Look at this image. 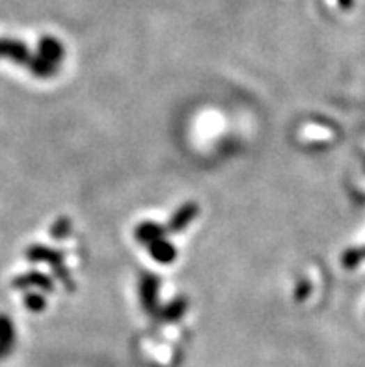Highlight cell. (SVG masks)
I'll use <instances>...</instances> for the list:
<instances>
[{
	"label": "cell",
	"instance_id": "11",
	"mask_svg": "<svg viewBox=\"0 0 365 367\" xmlns=\"http://www.w3.org/2000/svg\"><path fill=\"white\" fill-rule=\"evenodd\" d=\"M309 289H311V287H309L308 281H304V283H300V286H298V289H297V300L306 299V297H308Z\"/></svg>",
	"mask_w": 365,
	"mask_h": 367
},
{
	"label": "cell",
	"instance_id": "7",
	"mask_svg": "<svg viewBox=\"0 0 365 367\" xmlns=\"http://www.w3.org/2000/svg\"><path fill=\"white\" fill-rule=\"evenodd\" d=\"M187 308H189V302H187L185 297H181V299H176L173 302H170L166 308H160L157 319H160V321H170V322L177 321V319H181V317L185 315Z\"/></svg>",
	"mask_w": 365,
	"mask_h": 367
},
{
	"label": "cell",
	"instance_id": "8",
	"mask_svg": "<svg viewBox=\"0 0 365 367\" xmlns=\"http://www.w3.org/2000/svg\"><path fill=\"white\" fill-rule=\"evenodd\" d=\"M17 286H38L45 291H52L54 289V283H52L51 278L40 274V272H30V274L23 276L21 280H17Z\"/></svg>",
	"mask_w": 365,
	"mask_h": 367
},
{
	"label": "cell",
	"instance_id": "5",
	"mask_svg": "<svg viewBox=\"0 0 365 367\" xmlns=\"http://www.w3.org/2000/svg\"><path fill=\"white\" fill-rule=\"evenodd\" d=\"M148 248H149V253H151V258L157 259L159 263H171L177 256L176 247H173L171 242L164 241V239L153 241L151 244H148Z\"/></svg>",
	"mask_w": 365,
	"mask_h": 367
},
{
	"label": "cell",
	"instance_id": "6",
	"mask_svg": "<svg viewBox=\"0 0 365 367\" xmlns=\"http://www.w3.org/2000/svg\"><path fill=\"white\" fill-rule=\"evenodd\" d=\"M40 56L43 58V60H47L49 63H52V65H58L63 56L62 45H60L54 38H45V40H41Z\"/></svg>",
	"mask_w": 365,
	"mask_h": 367
},
{
	"label": "cell",
	"instance_id": "3",
	"mask_svg": "<svg viewBox=\"0 0 365 367\" xmlns=\"http://www.w3.org/2000/svg\"><path fill=\"white\" fill-rule=\"evenodd\" d=\"M200 214V207L196 205V203H185L177 209L173 214H171L170 222L166 226V231L168 233H179L185 228H189V224L194 220L196 217Z\"/></svg>",
	"mask_w": 365,
	"mask_h": 367
},
{
	"label": "cell",
	"instance_id": "1",
	"mask_svg": "<svg viewBox=\"0 0 365 367\" xmlns=\"http://www.w3.org/2000/svg\"><path fill=\"white\" fill-rule=\"evenodd\" d=\"M29 258L32 261H47V263L51 265L52 270H54V274L58 276V280L62 281L63 286L68 287L73 291L75 283L71 280V276H69L68 269L63 267V253L58 252V250H51V248L45 247H34L29 250Z\"/></svg>",
	"mask_w": 365,
	"mask_h": 367
},
{
	"label": "cell",
	"instance_id": "2",
	"mask_svg": "<svg viewBox=\"0 0 365 367\" xmlns=\"http://www.w3.org/2000/svg\"><path fill=\"white\" fill-rule=\"evenodd\" d=\"M159 276L149 274V272H143L140 276V302H142L143 311L148 315L155 317L159 315L160 306H159Z\"/></svg>",
	"mask_w": 365,
	"mask_h": 367
},
{
	"label": "cell",
	"instance_id": "4",
	"mask_svg": "<svg viewBox=\"0 0 365 367\" xmlns=\"http://www.w3.org/2000/svg\"><path fill=\"white\" fill-rule=\"evenodd\" d=\"M168 233L164 226L155 224V222H143L134 230V239L142 244H151L153 241H159V239H164V235Z\"/></svg>",
	"mask_w": 365,
	"mask_h": 367
},
{
	"label": "cell",
	"instance_id": "10",
	"mask_svg": "<svg viewBox=\"0 0 365 367\" xmlns=\"http://www.w3.org/2000/svg\"><path fill=\"white\" fill-rule=\"evenodd\" d=\"M26 306H29L30 310L40 311L45 308V299L40 297V295H29V297H26Z\"/></svg>",
	"mask_w": 365,
	"mask_h": 367
},
{
	"label": "cell",
	"instance_id": "9",
	"mask_svg": "<svg viewBox=\"0 0 365 367\" xmlns=\"http://www.w3.org/2000/svg\"><path fill=\"white\" fill-rule=\"evenodd\" d=\"M51 233L54 239H63V237H68L69 233H71V220H69V218H60L56 224L52 226Z\"/></svg>",
	"mask_w": 365,
	"mask_h": 367
},
{
	"label": "cell",
	"instance_id": "12",
	"mask_svg": "<svg viewBox=\"0 0 365 367\" xmlns=\"http://www.w3.org/2000/svg\"><path fill=\"white\" fill-rule=\"evenodd\" d=\"M339 4H341V8H350L352 6V0H339Z\"/></svg>",
	"mask_w": 365,
	"mask_h": 367
}]
</instances>
